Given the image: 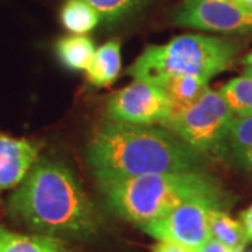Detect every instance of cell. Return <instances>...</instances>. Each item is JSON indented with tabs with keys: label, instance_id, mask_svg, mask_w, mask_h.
<instances>
[{
	"label": "cell",
	"instance_id": "6da1fadb",
	"mask_svg": "<svg viewBox=\"0 0 252 252\" xmlns=\"http://www.w3.org/2000/svg\"><path fill=\"white\" fill-rule=\"evenodd\" d=\"M7 213L34 234L90 241L102 230L101 213L63 162L35 160L7 202Z\"/></svg>",
	"mask_w": 252,
	"mask_h": 252
},
{
	"label": "cell",
	"instance_id": "7a4b0ae2",
	"mask_svg": "<svg viewBox=\"0 0 252 252\" xmlns=\"http://www.w3.org/2000/svg\"><path fill=\"white\" fill-rule=\"evenodd\" d=\"M87 161L98 181L200 171L202 154L168 129L108 121L99 126L87 146Z\"/></svg>",
	"mask_w": 252,
	"mask_h": 252
},
{
	"label": "cell",
	"instance_id": "3957f363",
	"mask_svg": "<svg viewBox=\"0 0 252 252\" xmlns=\"http://www.w3.org/2000/svg\"><path fill=\"white\" fill-rule=\"evenodd\" d=\"M97 182L109 210L137 225L164 216L190 199L212 198L230 202L228 195L216 181L202 171L147 174Z\"/></svg>",
	"mask_w": 252,
	"mask_h": 252
},
{
	"label": "cell",
	"instance_id": "277c9868",
	"mask_svg": "<svg viewBox=\"0 0 252 252\" xmlns=\"http://www.w3.org/2000/svg\"><path fill=\"white\" fill-rule=\"evenodd\" d=\"M235 46L217 36L184 34L162 45L147 46L127 69L135 80L160 86L175 76H198L206 81L230 67Z\"/></svg>",
	"mask_w": 252,
	"mask_h": 252
},
{
	"label": "cell",
	"instance_id": "5b68a950",
	"mask_svg": "<svg viewBox=\"0 0 252 252\" xmlns=\"http://www.w3.org/2000/svg\"><path fill=\"white\" fill-rule=\"evenodd\" d=\"M234 118L220 93L209 90L190 107L168 118L162 126L199 154L224 157Z\"/></svg>",
	"mask_w": 252,
	"mask_h": 252
},
{
	"label": "cell",
	"instance_id": "8992f818",
	"mask_svg": "<svg viewBox=\"0 0 252 252\" xmlns=\"http://www.w3.org/2000/svg\"><path fill=\"white\" fill-rule=\"evenodd\" d=\"M228 203V200L212 198L190 199L174 207L167 215L139 227L158 241L180 244L198 252L210 238L209 213L215 209L224 210Z\"/></svg>",
	"mask_w": 252,
	"mask_h": 252
},
{
	"label": "cell",
	"instance_id": "52a82bcc",
	"mask_svg": "<svg viewBox=\"0 0 252 252\" xmlns=\"http://www.w3.org/2000/svg\"><path fill=\"white\" fill-rule=\"evenodd\" d=\"M175 26L200 31L252 32V9L235 0H185L172 14Z\"/></svg>",
	"mask_w": 252,
	"mask_h": 252
},
{
	"label": "cell",
	"instance_id": "ba28073f",
	"mask_svg": "<svg viewBox=\"0 0 252 252\" xmlns=\"http://www.w3.org/2000/svg\"><path fill=\"white\" fill-rule=\"evenodd\" d=\"M107 115L109 121L162 125L171 117V102L160 86L136 80L109 97Z\"/></svg>",
	"mask_w": 252,
	"mask_h": 252
},
{
	"label": "cell",
	"instance_id": "9c48e42d",
	"mask_svg": "<svg viewBox=\"0 0 252 252\" xmlns=\"http://www.w3.org/2000/svg\"><path fill=\"white\" fill-rule=\"evenodd\" d=\"M36 156V144L0 136V190L17 187L35 162Z\"/></svg>",
	"mask_w": 252,
	"mask_h": 252
},
{
	"label": "cell",
	"instance_id": "30bf717a",
	"mask_svg": "<svg viewBox=\"0 0 252 252\" xmlns=\"http://www.w3.org/2000/svg\"><path fill=\"white\" fill-rule=\"evenodd\" d=\"M0 252H73L61 238L21 234L0 224Z\"/></svg>",
	"mask_w": 252,
	"mask_h": 252
},
{
	"label": "cell",
	"instance_id": "8fae6325",
	"mask_svg": "<svg viewBox=\"0 0 252 252\" xmlns=\"http://www.w3.org/2000/svg\"><path fill=\"white\" fill-rule=\"evenodd\" d=\"M207 83L209 81L198 76L184 74V76H175L165 84H162L161 89L165 91L167 97L171 102V117L195 104L209 90Z\"/></svg>",
	"mask_w": 252,
	"mask_h": 252
},
{
	"label": "cell",
	"instance_id": "7c38bea8",
	"mask_svg": "<svg viewBox=\"0 0 252 252\" xmlns=\"http://www.w3.org/2000/svg\"><path fill=\"white\" fill-rule=\"evenodd\" d=\"M209 233L210 238H215L233 252H243L250 241L243 223L219 209L209 213Z\"/></svg>",
	"mask_w": 252,
	"mask_h": 252
},
{
	"label": "cell",
	"instance_id": "4fadbf2b",
	"mask_svg": "<svg viewBox=\"0 0 252 252\" xmlns=\"http://www.w3.org/2000/svg\"><path fill=\"white\" fill-rule=\"evenodd\" d=\"M121 70V45L118 41H109L95 51L87 69L89 80L97 87L109 86Z\"/></svg>",
	"mask_w": 252,
	"mask_h": 252
},
{
	"label": "cell",
	"instance_id": "5bb4252c",
	"mask_svg": "<svg viewBox=\"0 0 252 252\" xmlns=\"http://www.w3.org/2000/svg\"><path fill=\"white\" fill-rule=\"evenodd\" d=\"M56 51L63 64L74 70H87L95 54L91 38L86 35H72L61 39Z\"/></svg>",
	"mask_w": 252,
	"mask_h": 252
},
{
	"label": "cell",
	"instance_id": "9a60e30c",
	"mask_svg": "<svg viewBox=\"0 0 252 252\" xmlns=\"http://www.w3.org/2000/svg\"><path fill=\"white\" fill-rule=\"evenodd\" d=\"M228 150L237 161L252 170V112L233 118L228 130Z\"/></svg>",
	"mask_w": 252,
	"mask_h": 252
},
{
	"label": "cell",
	"instance_id": "2e32d148",
	"mask_svg": "<svg viewBox=\"0 0 252 252\" xmlns=\"http://www.w3.org/2000/svg\"><path fill=\"white\" fill-rule=\"evenodd\" d=\"M61 20L64 28L73 34L84 35L101 21L98 11L86 0H67L61 11Z\"/></svg>",
	"mask_w": 252,
	"mask_h": 252
},
{
	"label": "cell",
	"instance_id": "e0dca14e",
	"mask_svg": "<svg viewBox=\"0 0 252 252\" xmlns=\"http://www.w3.org/2000/svg\"><path fill=\"white\" fill-rule=\"evenodd\" d=\"M219 93L235 115L252 112V77H235Z\"/></svg>",
	"mask_w": 252,
	"mask_h": 252
},
{
	"label": "cell",
	"instance_id": "ac0fdd59",
	"mask_svg": "<svg viewBox=\"0 0 252 252\" xmlns=\"http://www.w3.org/2000/svg\"><path fill=\"white\" fill-rule=\"evenodd\" d=\"M98 11L101 20L112 24L135 14L147 0H86Z\"/></svg>",
	"mask_w": 252,
	"mask_h": 252
},
{
	"label": "cell",
	"instance_id": "d6986e66",
	"mask_svg": "<svg viewBox=\"0 0 252 252\" xmlns=\"http://www.w3.org/2000/svg\"><path fill=\"white\" fill-rule=\"evenodd\" d=\"M153 252H196L190 248L182 247L180 244L168 243V241H158L153 248Z\"/></svg>",
	"mask_w": 252,
	"mask_h": 252
},
{
	"label": "cell",
	"instance_id": "ffe728a7",
	"mask_svg": "<svg viewBox=\"0 0 252 252\" xmlns=\"http://www.w3.org/2000/svg\"><path fill=\"white\" fill-rule=\"evenodd\" d=\"M198 252H233L230 251L227 247H224L223 244H220L216 241L215 238H209L206 243L200 247V250Z\"/></svg>",
	"mask_w": 252,
	"mask_h": 252
},
{
	"label": "cell",
	"instance_id": "44dd1931",
	"mask_svg": "<svg viewBox=\"0 0 252 252\" xmlns=\"http://www.w3.org/2000/svg\"><path fill=\"white\" fill-rule=\"evenodd\" d=\"M241 223H243L244 228L247 231L248 238L252 240V206L248 207L245 212L241 213Z\"/></svg>",
	"mask_w": 252,
	"mask_h": 252
},
{
	"label": "cell",
	"instance_id": "7402d4cb",
	"mask_svg": "<svg viewBox=\"0 0 252 252\" xmlns=\"http://www.w3.org/2000/svg\"><path fill=\"white\" fill-rule=\"evenodd\" d=\"M245 63V70H244V76L252 77V61H244Z\"/></svg>",
	"mask_w": 252,
	"mask_h": 252
},
{
	"label": "cell",
	"instance_id": "603a6c76",
	"mask_svg": "<svg viewBox=\"0 0 252 252\" xmlns=\"http://www.w3.org/2000/svg\"><path fill=\"white\" fill-rule=\"evenodd\" d=\"M235 1L241 3V4L245 6V7H250V9H252V0H235Z\"/></svg>",
	"mask_w": 252,
	"mask_h": 252
},
{
	"label": "cell",
	"instance_id": "cb8c5ba5",
	"mask_svg": "<svg viewBox=\"0 0 252 252\" xmlns=\"http://www.w3.org/2000/svg\"><path fill=\"white\" fill-rule=\"evenodd\" d=\"M245 61H252V54H251V55H248V56L245 58Z\"/></svg>",
	"mask_w": 252,
	"mask_h": 252
}]
</instances>
